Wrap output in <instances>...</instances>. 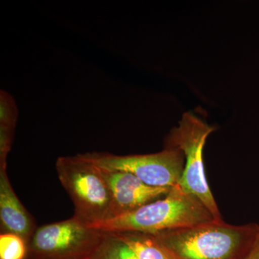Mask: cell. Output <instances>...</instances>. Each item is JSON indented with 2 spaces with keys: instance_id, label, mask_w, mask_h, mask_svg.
<instances>
[{
  "instance_id": "13",
  "label": "cell",
  "mask_w": 259,
  "mask_h": 259,
  "mask_svg": "<svg viewBox=\"0 0 259 259\" xmlns=\"http://www.w3.org/2000/svg\"><path fill=\"white\" fill-rule=\"evenodd\" d=\"M15 127L0 125V166H7V157L13 143Z\"/></svg>"
},
{
  "instance_id": "6",
  "label": "cell",
  "mask_w": 259,
  "mask_h": 259,
  "mask_svg": "<svg viewBox=\"0 0 259 259\" xmlns=\"http://www.w3.org/2000/svg\"><path fill=\"white\" fill-rule=\"evenodd\" d=\"M99 168L131 174L151 187H173L180 185L185 166L184 153L178 148L164 147L149 154L119 156L107 152L81 153Z\"/></svg>"
},
{
  "instance_id": "11",
  "label": "cell",
  "mask_w": 259,
  "mask_h": 259,
  "mask_svg": "<svg viewBox=\"0 0 259 259\" xmlns=\"http://www.w3.org/2000/svg\"><path fill=\"white\" fill-rule=\"evenodd\" d=\"M28 244L18 235L1 233L0 259H28Z\"/></svg>"
},
{
  "instance_id": "12",
  "label": "cell",
  "mask_w": 259,
  "mask_h": 259,
  "mask_svg": "<svg viewBox=\"0 0 259 259\" xmlns=\"http://www.w3.org/2000/svg\"><path fill=\"white\" fill-rule=\"evenodd\" d=\"M18 109L14 99L5 91H1L0 96V125L15 127Z\"/></svg>"
},
{
  "instance_id": "8",
  "label": "cell",
  "mask_w": 259,
  "mask_h": 259,
  "mask_svg": "<svg viewBox=\"0 0 259 259\" xmlns=\"http://www.w3.org/2000/svg\"><path fill=\"white\" fill-rule=\"evenodd\" d=\"M0 224L1 233H13L27 243L36 230L35 221L13 190L7 166H0Z\"/></svg>"
},
{
  "instance_id": "7",
  "label": "cell",
  "mask_w": 259,
  "mask_h": 259,
  "mask_svg": "<svg viewBox=\"0 0 259 259\" xmlns=\"http://www.w3.org/2000/svg\"><path fill=\"white\" fill-rule=\"evenodd\" d=\"M99 168L111 192V205L106 220L134 212L146 204L163 198L171 188L151 187L127 172Z\"/></svg>"
},
{
  "instance_id": "9",
  "label": "cell",
  "mask_w": 259,
  "mask_h": 259,
  "mask_svg": "<svg viewBox=\"0 0 259 259\" xmlns=\"http://www.w3.org/2000/svg\"><path fill=\"white\" fill-rule=\"evenodd\" d=\"M115 233L128 245L138 259H168L151 235L138 232Z\"/></svg>"
},
{
  "instance_id": "1",
  "label": "cell",
  "mask_w": 259,
  "mask_h": 259,
  "mask_svg": "<svg viewBox=\"0 0 259 259\" xmlns=\"http://www.w3.org/2000/svg\"><path fill=\"white\" fill-rule=\"evenodd\" d=\"M259 224L212 221L151 235L168 259H244L254 244Z\"/></svg>"
},
{
  "instance_id": "14",
  "label": "cell",
  "mask_w": 259,
  "mask_h": 259,
  "mask_svg": "<svg viewBox=\"0 0 259 259\" xmlns=\"http://www.w3.org/2000/svg\"><path fill=\"white\" fill-rule=\"evenodd\" d=\"M244 259H259V233L254 244Z\"/></svg>"
},
{
  "instance_id": "10",
  "label": "cell",
  "mask_w": 259,
  "mask_h": 259,
  "mask_svg": "<svg viewBox=\"0 0 259 259\" xmlns=\"http://www.w3.org/2000/svg\"><path fill=\"white\" fill-rule=\"evenodd\" d=\"M90 259H138L128 245L115 233L105 232L101 243Z\"/></svg>"
},
{
  "instance_id": "3",
  "label": "cell",
  "mask_w": 259,
  "mask_h": 259,
  "mask_svg": "<svg viewBox=\"0 0 259 259\" xmlns=\"http://www.w3.org/2000/svg\"><path fill=\"white\" fill-rule=\"evenodd\" d=\"M56 169L61 185L74 203V215L90 225L107 219L111 192L98 167L79 153L58 158Z\"/></svg>"
},
{
  "instance_id": "4",
  "label": "cell",
  "mask_w": 259,
  "mask_h": 259,
  "mask_svg": "<svg viewBox=\"0 0 259 259\" xmlns=\"http://www.w3.org/2000/svg\"><path fill=\"white\" fill-rule=\"evenodd\" d=\"M214 130L194 112H185L165 137L164 147L178 148L184 153L185 166L180 185L203 203L214 221H221L222 216L207 184L203 162L204 146Z\"/></svg>"
},
{
  "instance_id": "2",
  "label": "cell",
  "mask_w": 259,
  "mask_h": 259,
  "mask_svg": "<svg viewBox=\"0 0 259 259\" xmlns=\"http://www.w3.org/2000/svg\"><path fill=\"white\" fill-rule=\"evenodd\" d=\"M212 221V214L203 203L178 185L171 187L163 198L134 212L89 226L108 233L138 232L154 235Z\"/></svg>"
},
{
  "instance_id": "5",
  "label": "cell",
  "mask_w": 259,
  "mask_h": 259,
  "mask_svg": "<svg viewBox=\"0 0 259 259\" xmlns=\"http://www.w3.org/2000/svg\"><path fill=\"white\" fill-rule=\"evenodd\" d=\"M104 235L74 214L37 228L28 243V259H90Z\"/></svg>"
}]
</instances>
